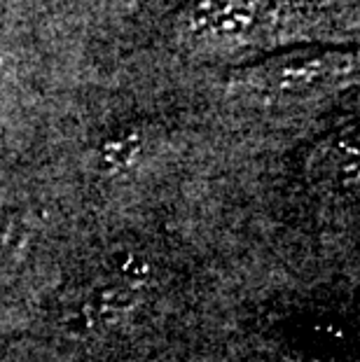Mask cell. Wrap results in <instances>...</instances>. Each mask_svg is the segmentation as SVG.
Instances as JSON below:
<instances>
[{
    "instance_id": "1",
    "label": "cell",
    "mask_w": 360,
    "mask_h": 362,
    "mask_svg": "<svg viewBox=\"0 0 360 362\" xmlns=\"http://www.w3.org/2000/svg\"><path fill=\"white\" fill-rule=\"evenodd\" d=\"M327 71L325 59L320 57H302V59H290L283 64L274 66L269 73L265 75V80L274 89H297L302 84L316 82L320 75Z\"/></svg>"
}]
</instances>
